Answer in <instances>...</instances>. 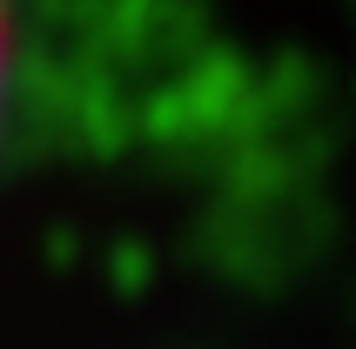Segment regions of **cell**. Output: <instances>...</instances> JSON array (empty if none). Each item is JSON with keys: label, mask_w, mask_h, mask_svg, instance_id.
Returning <instances> with one entry per match:
<instances>
[{"label": "cell", "mask_w": 356, "mask_h": 349, "mask_svg": "<svg viewBox=\"0 0 356 349\" xmlns=\"http://www.w3.org/2000/svg\"><path fill=\"white\" fill-rule=\"evenodd\" d=\"M0 40H7V27H0Z\"/></svg>", "instance_id": "6da1fadb"}]
</instances>
